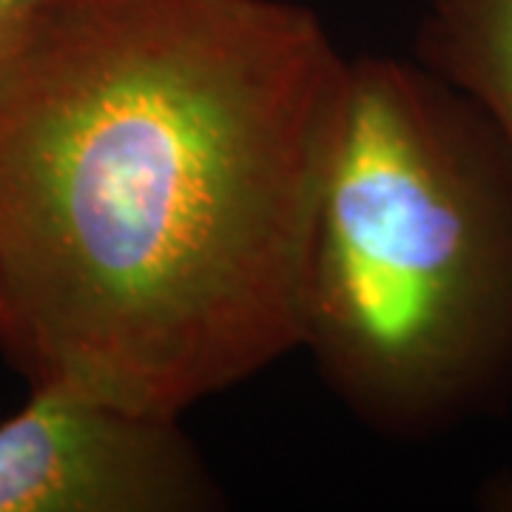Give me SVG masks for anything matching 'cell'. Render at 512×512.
Returning a JSON list of instances; mask_svg holds the SVG:
<instances>
[{
  "mask_svg": "<svg viewBox=\"0 0 512 512\" xmlns=\"http://www.w3.org/2000/svg\"><path fill=\"white\" fill-rule=\"evenodd\" d=\"M348 57L293 0H60L0 46V353L185 416L299 350Z\"/></svg>",
  "mask_w": 512,
  "mask_h": 512,
  "instance_id": "cell-1",
  "label": "cell"
},
{
  "mask_svg": "<svg viewBox=\"0 0 512 512\" xmlns=\"http://www.w3.org/2000/svg\"><path fill=\"white\" fill-rule=\"evenodd\" d=\"M299 350L382 439H436L512 399V151L416 57H348Z\"/></svg>",
  "mask_w": 512,
  "mask_h": 512,
  "instance_id": "cell-2",
  "label": "cell"
},
{
  "mask_svg": "<svg viewBox=\"0 0 512 512\" xmlns=\"http://www.w3.org/2000/svg\"><path fill=\"white\" fill-rule=\"evenodd\" d=\"M228 493L183 416L29 390L0 424V512H217Z\"/></svg>",
  "mask_w": 512,
  "mask_h": 512,
  "instance_id": "cell-3",
  "label": "cell"
},
{
  "mask_svg": "<svg viewBox=\"0 0 512 512\" xmlns=\"http://www.w3.org/2000/svg\"><path fill=\"white\" fill-rule=\"evenodd\" d=\"M413 57L470 97L512 151V0H421Z\"/></svg>",
  "mask_w": 512,
  "mask_h": 512,
  "instance_id": "cell-4",
  "label": "cell"
},
{
  "mask_svg": "<svg viewBox=\"0 0 512 512\" xmlns=\"http://www.w3.org/2000/svg\"><path fill=\"white\" fill-rule=\"evenodd\" d=\"M60 0H0V46Z\"/></svg>",
  "mask_w": 512,
  "mask_h": 512,
  "instance_id": "cell-5",
  "label": "cell"
}]
</instances>
